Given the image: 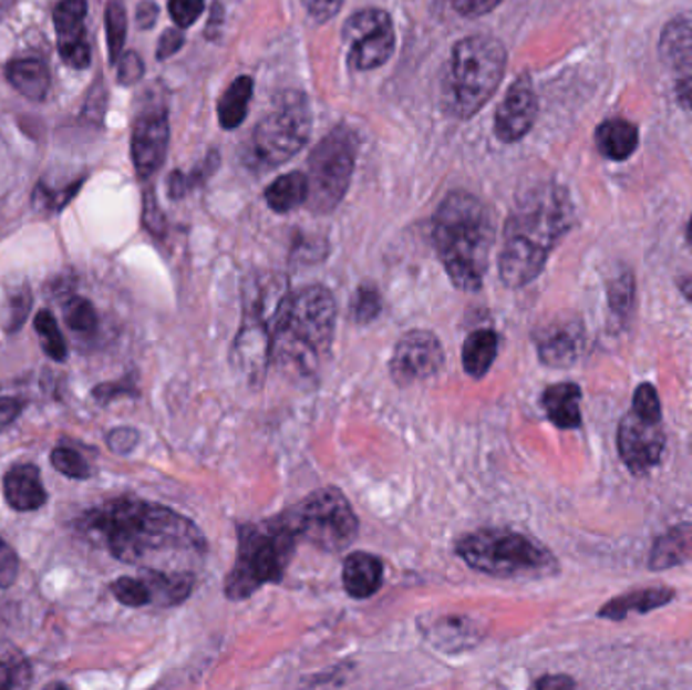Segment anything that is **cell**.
Instances as JSON below:
<instances>
[{
	"label": "cell",
	"mask_w": 692,
	"mask_h": 690,
	"mask_svg": "<svg viewBox=\"0 0 692 690\" xmlns=\"http://www.w3.org/2000/svg\"><path fill=\"white\" fill-rule=\"evenodd\" d=\"M634 300V276L630 271L611 281L610 306L618 315H626Z\"/></svg>",
	"instance_id": "cell-39"
},
{
	"label": "cell",
	"mask_w": 692,
	"mask_h": 690,
	"mask_svg": "<svg viewBox=\"0 0 692 690\" xmlns=\"http://www.w3.org/2000/svg\"><path fill=\"white\" fill-rule=\"evenodd\" d=\"M576 687V682L569 679V677H565V674H559V677H545V679H540L537 682V689L543 690H557V689H574Z\"/></svg>",
	"instance_id": "cell-53"
},
{
	"label": "cell",
	"mask_w": 692,
	"mask_h": 690,
	"mask_svg": "<svg viewBox=\"0 0 692 690\" xmlns=\"http://www.w3.org/2000/svg\"><path fill=\"white\" fill-rule=\"evenodd\" d=\"M349 45V65L354 71L375 70L385 65L395 51V29L388 12L364 9L354 12L342 27Z\"/></svg>",
	"instance_id": "cell-12"
},
{
	"label": "cell",
	"mask_w": 692,
	"mask_h": 690,
	"mask_svg": "<svg viewBox=\"0 0 692 690\" xmlns=\"http://www.w3.org/2000/svg\"><path fill=\"white\" fill-rule=\"evenodd\" d=\"M158 19V4L154 0H144L136 11V21L141 29H153Z\"/></svg>",
	"instance_id": "cell-50"
},
{
	"label": "cell",
	"mask_w": 692,
	"mask_h": 690,
	"mask_svg": "<svg viewBox=\"0 0 692 690\" xmlns=\"http://www.w3.org/2000/svg\"><path fill=\"white\" fill-rule=\"evenodd\" d=\"M574 225V205L559 185H540L520 197L505 227L498 274L508 288L537 280L552 247Z\"/></svg>",
	"instance_id": "cell-2"
},
{
	"label": "cell",
	"mask_w": 692,
	"mask_h": 690,
	"mask_svg": "<svg viewBox=\"0 0 692 690\" xmlns=\"http://www.w3.org/2000/svg\"><path fill=\"white\" fill-rule=\"evenodd\" d=\"M298 540L286 513L239 527L237 557L225 579V596L241 601L264 585L282 581Z\"/></svg>",
	"instance_id": "cell-5"
},
{
	"label": "cell",
	"mask_w": 692,
	"mask_h": 690,
	"mask_svg": "<svg viewBox=\"0 0 692 690\" xmlns=\"http://www.w3.org/2000/svg\"><path fill=\"white\" fill-rule=\"evenodd\" d=\"M246 318L231 347V363L249 383H259L268 369L273 344V328L286 298L283 278H266L247 288Z\"/></svg>",
	"instance_id": "cell-9"
},
{
	"label": "cell",
	"mask_w": 692,
	"mask_h": 690,
	"mask_svg": "<svg viewBox=\"0 0 692 690\" xmlns=\"http://www.w3.org/2000/svg\"><path fill=\"white\" fill-rule=\"evenodd\" d=\"M205 9V0H168V12L178 29H187L197 23Z\"/></svg>",
	"instance_id": "cell-40"
},
{
	"label": "cell",
	"mask_w": 692,
	"mask_h": 690,
	"mask_svg": "<svg viewBox=\"0 0 692 690\" xmlns=\"http://www.w3.org/2000/svg\"><path fill=\"white\" fill-rule=\"evenodd\" d=\"M679 288H681V292L684 293L689 300H692V276L679 280Z\"/></svg>",
	"instance_id": "cell-54"
},
{
	"label": "cell",
	"mask_w": 692,
	"mask_h": 690,
	"mask_svg": "<svg viewBox=\"0 0 692 690\" xmlns=\"http://www.w3.org/2000/svg\"><path fill=\"white\" fill-rule=\"evenodd\" d=\"M19 575V557L11 545L0 537V587H11Z\"/></svg>",
	"instance_id": "cell-42"
},
{
	"label": "cell",
	"mask_w": 692,
	"mask_h": 690,
	"mask_svg": "<svg viewBox=\"0 0 692 690\" xmlns=\"http://www.w3.org/2000/svg\"><path fill=\"white\" fill-rule=\"evenodd\" d=\"M357 136L339 126L318 142L308 158V209L324 215L334 212L351 185L357 161Z\"/></svg>",
	"instance_id": "cell-11"
},
{
	"label": "cell",
	"mask_w": 692,
	"mask_h": 690,
	"mask_svg": "<svg viewBox=\"0 0 692 690\" xmlns=\"http://www.w3.org/2000/svg\"><path fill=\"white\" fill-rule=\"evenodd\" d=\"M692 557V523H684L670 528L662 537L657 538L650 550L648 567L652 571H667L676 565L689 562Z\"/></svg>",
	"instance_id": "cell-25"
},
{
	"label": "cell",
	"mask_w": 692,
	"mask_h": 690,
	"mask_svg": "<svg viewBox=\"0 0 692 690\" xmlns=\"http://www.w3.org/2000/svg\"><path fill=\"white\" fill-rule=\"evenodd\" d=\"M126 29H128L126 9H124V4L120 0H112L106 9L107 49H110V61L112 63H117V59L122 58L124 41H126Z\"/></svg>",
	"instance_id": "cell-32"
},
{
	"label": "cell",
	"mask_w": 692,
	"mask_h": 690,
	"mask_svg": "<svg viewBox=\"0 0 692 690\" xmlns=\"http://www.w3.org/2000/svg\"><path fill=\"white\" fill-rule=\"evenodd\" d=\"M33 306V296L27 288H19L9 296L7 308L0 312V325L7 332H17L23 327Z\"/></svg>",
	"instance_id": "cell-35"
},
{
	"label": "cell",
	"mask_w": 692,
	"mask_h": 690,
	"mask_svg": "<svg viewBox=\"0 0 692 690\" xmlns=\"http://www.w3.org/2000/svg\"><path fill=\"white\" fill-rule=\"evenodd\" d=\"M306 11L317 21V23H327L330 19H334L342 9V0H302Z\"/></svg>",
	"instance_id": "cell-45"
},
{
	"label": "cell",
	"mask_w": 692,
	"mask_h": 690,
	"mask_svg": "<svg viewBox=\"0 0 692 690\" xmlns=\"http://www.w3.org/2000/svg\"><path fill=\"white\" fill-rule=\"evenodd\" d=\"M506 49L490 35L466 37L454 45L444 78V107L452 116L472 117L496 94L505 78Z\"/></svg>",
	"instance_id": "cell-6"
},
{
	"label": "cell",
	"mask_w": 692,
	"mask_h": 690,
	"mask_svg": "<svg viewBox=\"0 0 692 690\" xmlns=\"http://www.w3.org/2000/svg\"><path fill=\"white\" fill-rule=\"evenodd\" d=\"M117 393H134V391L130 389V385H124V383H104V385L94 389V398L97 399L100 403L112 401V399L116 398Z\"/></svg>",
	"instance_id": "cell-51"
},
{
	"label": "cell",
	"mask_w": 692,
	"mask_h": 690,
	"mask_svg": "<svg viewBox=\"0 0 692 690\" xmlns=\"http://www.w3.org/2000/svg\"><path fill=\"white\" fill-rule=\"evenodd\" d=\"M7 78L12 87L31 102L45 100L49 92V71L39 59H14L7 65Z\"/></svg>",
	"instance_id": "cell-27"
},
{
	"label": "cell",
	"mask_w": 692,
	"mask_h": 690,
	"mask_svg": "<svg viewBox=\"0 0 692 690\" xmlns=\"http://www.w3.org/2000/svg\"><path fill=\"white\" fill-rule=\"evenodd\" d=\"M2 488L7 503L19 513L37 511L48 503V491L41 482V472L35 464H19L9 470L2 482Z\"/></svg>",
	"instance_id": "cell-20"
},
{
	"label": "cell",
	"mask_w": 692,
	"mask_h": 690,
	"mask_svg": "<svg viewBox=\"0 0 692 690\" xmlns=\"http://www.w3.org/2000/svg\"><path fill=\"white\" fill-rule=\"evenodd\" d=\"M676 597V591L670 587H644L634 589L623 596L616 597L599 609V618L611 621H622L632 614H645L652 609L662 608Z\"/></svg>",
	"instance_id": "cell-22"
},
{
	"label": "cell",
	"mask_w": 692,
	"mask_h": 690,
	"mask_svg": "<svg viewBox=\"0 0 692 690\" xmlns=\"http://www.w3.org/2000/svg\"><path fill=\"white\" fill-rule=\"evenodd\" d=\"M35 330L39 342H41V349L48 354L51 361L55 363H63L68 361V342L61 334V328L58 325V318L53 317L49 310H41L37 312L35 317Z\"/></svg>",
	"instance_id": "cell-31"
},
{
	"label": "cell",
	"mask_w": 692,
	"mask_h": 690,
	"mask_svg": "<svg viewBox=\"0 0 692 690\" xmlns=\"http://www.w3.org/2000/svg\"><path fill=\"white\" fill-rule=\"evenodd\" d=\"M342 585L354 599L375 596L383 585V563L371 553L354 550L342 565Z\"/></svg>",
	"instance_id": "cell-21"
},
{
	"label": "cell",
	"mask_w": 692,
	"mask_h": 690,
	"mask_svg": "<svg viewBox=\"0 0 692 690\" xmlns=\"http://www.w3.org/2000/svg\"><path fill=\"white\" fill-rule=\"evenodd\" d=\"M539 114V102L533 82L525 75H518L510 90L506 92L503 104L496 110L494 132L496 138L505 144H513L525 138Z\"/></svg>",
	"instance_id": "cell-17"
},
{
	"label": "cell",
	"mask_w": 692,
	"mask_h": 690,
	"mask_svg": "<svg viewBox=\"0 0 692 690\" xmlns=\"http://www.w3.org/2000/svg\"><path fill=\"white\" fill-rule=\"evenodd\" d=\"M271 212L290 213L306 205L308 200V176L304 173H288L276 178L264 193Z\"/></svg>",
	"instance_id": "cell-29"
},
{
	"label": "cell",
	"mask_w": 692,
	"mask_h": 690,
	"mask_svg": "<svg viewBox=\"0 0 692 690\" xmlns=\"http://www.w3.org/2000/svg\"><path fill=\"white\" fill-rule=\"evenodd\" d=\"M446 361L444 347L430 330H411L401 337L393 359L391 379L397 385H411L434 377Z\"/></svg>",
	"instance_id": "cell-14"
},
{
	"label": "cell",
	"mask_w": 692,
	"mask_h": 690,
	"mask_svg": "<svg viewBox=\"0 0 692 690\" xmlns=\"http://www.w3.org/2000/svg\"><path fill=\"white\" fill-rule=\"evenodd\" d=\"M539 359L549 367L576 363L583 349V327L577 320L555 322L537 334Z\"/></svg>",
	"instance_id": "cell-19"
},
{
	"label": "cell",
	"mask_w": 692,
	"mask_h": 690,
	"mask_svg": "<svg viewBox=\"0 0 692 690\" xmlns=\"http://www.w3.org/2000/svg\"><path fill=\"white\" fill-rule=\"evenodd\" d=\"M300 540L324 553H341L359 535V518L339 488H320L286 511Z\"/></svg>",
	"instance_id": "cell-10"
},
{
	"label": "cell",
	"mask_w": 692,
	"mask_h": 690,
	"mask_svg": "<svg viewBox=\"0 0 692 690\" xmlns=\"http://www.w3.org/2000/svg\"><path fill=\"white\" fill-rule=\"evenodd\" d=\"M51 464H53V468L68 478L85 480L90 478V474H92L85 460L71 447H55L51 452Z\"/></svg>",
	"instance_id": "cell-37"
},
{
	"label": "cell",
	"mask_w": 692,
	"mask_h": 690,
	"mask_svg": "<svg viewBox=\"0 0 692 690\" xmlns=\"http://www.w3.org/2000/svg\"><path fill=\"white\" fill-rule=\"evenodd\" d=\"M171 128L165 107L142 112L132 132V161L142 181L151 178L165 164Z\"/></svg>",
	"instance_id": "cell-16"
},
{
	"label": "cell",
	"mask_w": 692,
	"mask_h": 690,
	"mask_svg": "<svg viewBox=\"0 0 692 690\" xmlns=\"http://www.w3.org/2000/svg\"><path fill=\"white\" fill-rule=\"evenodd\" d=\"M183 43H185L183 31H178V29H166L163 37H161V41H158V53H156V58L168 59L171 55H175L176 51L183 48Z\"/></svg>",
	"instance_id": "cell-49"
},
{
	"label": "cell",
	"mask_w": 692,
	"mask_h": 690,
	"mask_svg": "<svg viewBox=\"0 0 692 690\" xmlns=\"http://www.w3.org/2000/svg\"><path fill=\"white\" fill-rule=\"evenodd\" d=\"M112 594L116 597L122 606L128 608H144L153 604V596L146 581L142 577H120L114 584L110 585Z\"/></svg>",
	"instance_id": "cell-33"
},
{
	"label": "cell",
	"mask_w": 692,
	"mask_h": 690,
	"mask_svg": "<svg viewBox=\"0 0 692 690\" xmlns=\"http://www.w3.org/2000/svg\"><path fill=\"white\" fill-rule=\"evenodd\" d=\"M144 225L154 235H161L165 231V215L154 199V193H148L146 200H144Z\"/></svg>",
	"instance_id": "cell-46"
},
{
	"label": "cell",
	"mask_w": 692,
	"mask_h": 690,
	"mask_svg": "<svg viewBox=\"0 0 692 690\" xmlns=\"http://www.w3.org/2000/svg\"><path fill=\"white\" fill-rule=\"evenodd\" d=\"M686 239H689V244H691L692 246V215L691 222H689V225H686Z\"/></svg>",
	"instance_id": "cell-55"
},
{
	"label": "cell",
	"mask_w": 692,
	"mask_h": 690,
	"mask_svg": "<svg viewBox=\"0 0 692 690\" xmlns=\"http://www.w3.org/2000/svg\"><path fill=\"white\" fill-rule=\"evenodd\" d=\"M632 411H634L636 415H640L642 420H645V422H662V405H660L657 387L650 385V383H642V385L638 387L634 393Z\"/></svg>",
	"instance_id": "cell-38"
},
{
	"label": "cell",
	"mask_w": 692,
	"mask_h": 690,
	"mask_svg": "<svg viewBox=\"0 0 692 690\" xmlns=\"http://www.w3.org/2000/svg\"><path fill=\"white\" fill-rule=\"evenodd\" d=\"M337 327V300L324 286H306L283 298L271 357L298 377H314L329 354Z\"/></svg>",
	"instance_id": "cell-4"
},
{
	"label": "cell",
	"mask_w": 692,
	"mask_h": 690,
	"mask_svg": "<svg viewBox=\"0 0 692 690\" xmlns=\"http://www.w3.org/2000/svg\"><path fill=\"white\" fill-rule=\"evenodd\" d=\"M138 440H141V435L134 428H114L106 437L110 450L116 454H128L136 447Z\"/></svg>",
	"instance_id": "cell-43"
},
{
	"label": "cell",
	"mask_w": 692,
	"mask_h": 690,
	"mask_svg": "<svg viewBox=\"0 0 692 690\" xmlns=\"http://www.w3.org/2000/svg\"><path fill=\"white\" fill-rule=\"evenodd\" d=\"M85 0H61L53 12L59 53L75 70H87L92 63V51L85 37Z\"/></svg>",
	"instance_id": "cell-18"
},
{
	"label": "cell",
	"mask_w": 692,
	"mask_h": 690,
	"mask_svg": "<svg viewBox=\"0 0 692 690\" xmlns=\"http://www.w3.org/2000/svg\"><path fill=\"white\" fill-rule=\"evenodd\" d=\"M459 557L493 577H543L559 569L557 559L535 538L510 528H482L459 538Z\"/></svg>",
	"instance_id": "cell-7"
},
{
	"label": "cell",
	"mask_w": 692,
	"mask_h": 690,
	"mask_svg": "<svg viewBox=\"0 0 692 690\" xmlns=\"http://www.w3.org/2000/svg\"><path fill=\"white\" fill-rule=\"evenodd\" d=\"M63 318H65V325L75 330V332H94L97 327V315H95V308L87 298H70L65 305H63Z\"/></svg>",
	"instance_id": "cell-34"
},
{
	"label": "cell",
	"mask_w": 692,
	"mask_h": 690,
	"mask_svg": "<svg viewBox=\"0 0 692 690\" xmlns=\"http://www.w3.org/2000/svg\"><path fill=\"white\" fill-rule=\"evenodd\" d=\"M188 188H190L188 176L183 175V173H173V175H171L168 193H171L173 199H180V197L187 193Z\"/></svg>",
	"instance_id": "cell-52"
},
{
	"label": "cell",
	"mask_w": 692,
	"mask_h": 690,
	"mask_svg": "<svg viewBox=\"0 0 692 690\" xmlns=\"http://www.w3.org/2000/svg\"><path fill=\"white\" fill-rule=\"evenodd\" d=\"M640 134L632 122L622 117L603 120L596 130V144L601 156L613 163L628 161L638 148Z\"/></svg>",
	"instance_id": "cell-23"
},
{
	"label": "cell",
	"mask_w": 692,
	"mask_h": 690,
	"mask_svg": "<svg viewBox=\"0 0 692 690\" xmlns=\"http://www.w3.org/2000/svg\"><path fill=\"white\" fill-rule=\"evenodd\" d=\"M251 95H254V80L247 78V75L237 78V80L225 90V94L221 95V100H219V104H217L219 124H221L225 130H234L244 124Z\"/></svg>",
	"instance_id": "cell-30"
},
{
	"label": "cell",
	"mask_w": 692,
	"mask_h": 690,
	"mask_svg": "<svg viewBox=\"0 0 692 690\" xmlns=\"http://www.w3.org/2000/svg\"><path fill=\"white\" fill-rule=\"evenodd\" d=\"M82 528L106 545L112 557L144 565L161 557L203 559L207 540L200 528L173 508L138 498H117L83 516Z\"/></svg>",
	"instance_id": "cell-1"
},
{
	"label": "cell",
	"mask_w": 692,
	"mask_h": 690,
	"mask_svg": "<svg viewBox=\"0 0 692 690\" xmlns=\"http://www.w3.org/2000/svg\"><path fill=\"white\" fill-rule=\"evenodd\" d=\"M658 51L676 104L692 114V11L681 12L664 24Z\"/></svg>",
	"instance_id": "cell-13"
},
{
	"label": "cell",
	"mask_w": 692,
	"mask_h": 690,
	"mask_svg": "<svg viewBox=\"0 0 692 690\" xmlns=\"http://www.w3.org/2000/svg\"><path fill=\"white\" fill-rule=\"evenodd\" d=\"M29 682V668L23 662H2L0 660V689L24 687Z\"/></svg>",
	"instance_id": "cell-44"
},
{
	"label": "cell",
	"mask_w": 692,
	"mask_h": 690,
	"mask_svg": "<svg viewBox=\"0 0 692 690\" xmlns=\"http://www.w3.org/2000/svg\"><path fill=\"white\" fill-rule=\"evenodd\" d=\"M383 302H381V293L373 284H363L359 286V290L352 298V318L359 325H369L381 315Z\"/></svg>",
	"instance_id": "cell-36"
},
{
	"label": "cell",
	"mask_w": 692,
	"mask_h": 690,
	"mask_svg": "<svg viewBox=\"0 0 692 690\" xmlns=\"http://www.w3.org/2000/svg\"><path fill=\"white\" fill-rule=\"evenodd\" d=\"M144 75V63L136 51H126L117 59V82L122 85H132L141 82Z\"/></svg>",
	"instance_id": "cell-41"
},
{
	"label": "cell",
	"mask_w": 692,
	"mask_h": 690,
	"mask_svg": "<svg viewBox=\"0 0 692 690\" xmlns=\"http://www.w3.org/2000/svg\"><path fill=\"white\" fill-rule=\"evenodd\" d=\"M498 352V334L490 328H482L472 332L466 342H464V351H462V363L464 371L472 379H482L484 374L490 371L494 359Z\"/></svg>",
	"instance_id": "cell-28"
},
{
	"label": "cell",
	"mask_w": 692,
	"mask_h": 690,
	"mask_svg": "<svg viewBox=\"0 0 692 690\" xmlns=\"http://www.w3.org/2000/svg\"><path fill=\"white\" fill-rule=\"evenodd\" d=\"M434 246L458 290H481L494 246L493 213L469 193H450L435 212Z\"/></svg>",
	"instance_id": "cell-3"
},
{
	"label": "cell",
	"mask_w": 692,
	"mask_h": 690,
	"mask_svg": "<svg viewBox=\"0 0 692 690\" xmlns=\"http://www.w3.org/2000/svg\"><path fill=\"white\" fill-rule=\"evenodd\" d=\"M24 401L17 398H0V432H4L9 425L19 420L23 413Z\"/></svg>",
	"instance_id": "cell-48"
},
{
	"label": "cell",
	"mask_w": 692,
	"mask_h": 690,
	"mask_svg": "<svg viewBox=\"0 0 692 690\" xmlns=\"http://www.w3.org/2000/svg\"><path fill=\"white\" fill-rule=\"evenodd\" d=\"M503 0H452V7L464 17H482L494 11Z\"/></svg>",
	"instance_id": "cell-47"
},
{
	"label": "cell",
	"mask_w": 692,
	"mask_h": 690,
	"mask_svg": "<svg viewBox=\"0 0 692 690\" xmlns=\"http://www.w3.org/2000/svg\"><path fill=\"white\" fill-rule=\"evenodd\" d=\"M581 389L576 383H557L543 393V408L549 420L561 430H577L581 425Z\"/></svg>",
	"instance_id": "cell-26"
},
{
	"label": "cell",
	"mask_w": 692,
	"mask_h": 690,
	"mask_svg": "<svg viewBox=\"0 0 692 690\" xmlns=\"http://www.w3.org/2000/svg\"><path fill=\"white\" fill-rule=\"evenodd\" d=\"M312 110L302 92L286 90L276 95L270 110L259 120L246 151V163L270 171L300 153L310 138Z\"/></svg>",
	"instance_id": "cell-8"
},
{
	"label": "cell",
	"mask_w": 692,
	"mask_h": 690,
	"mask_svg": "<svg viewBox=\"0 0 692 690\" xmlns=\"http://www.w3.org/2000/svg\"><path fill=\"white\" fill-rule=\"evenodd\" d=\"M667 445L662 422H645L634 411H630L618 428V452L628 470L642 476L657 468Z\"/></svg>",
	"instance_id": "cell-15"
},
{
	"label": "cell",
	"mask_w": 692,
	"mask_h": 690,
	"mask_svg": "<svg viewBox=\"0 0 692 690\" xmlns=\"http://www.w3.org/2000/svg\"><path fill=\"white\" fill-rule=\"evenodd\" d=\"M142 579L151 589L154 606L161 608H173L183 604L195 587V577L188 571H163L148 567L142 571Z\"/></svg>",
	"instance_id": "cell-24"
}]
</instances>
